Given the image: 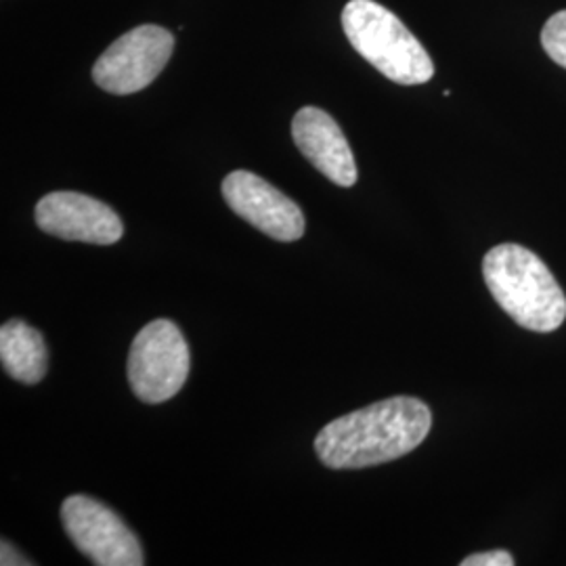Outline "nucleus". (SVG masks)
<instances>
[{
	"label": "nucleus",
	"mask_w": 566,
	"mask_h": 566,
	"mask_svg": "<svg viewBox=\"0 0 566 566\" xmlns=\"http://www.w3.org/2000/svg\"><path fill=\"white\" fill-rule=\"evenodd\" d=\"M36 224L65 242L112 245L124 235L120 217L107 203L76 191L44 196L36 206Z\"/></svg>",
	"instance_id": "nucleus-8"
},
{
	"label": "nucleus",
	"mask_w": 566,
	"mask_h": 566,
	"mask_svg": "<svg viewBox=\"0 0 566 566\" xmlns=\"http://www.w3.org/2000/svg\"><path fill=\"white\" fill-rule=\"evenodd\" d=\"M189 367V346L181 329L168 319H156L133 340L128 382L143 403H164L181 390Z\"/></svg>",
	"instance_id": "nucleus-4"
},
{
	"label": "nucleus",
	"mask_w": 566,
	"mask_h": 566,
	"mask_svg": "<svg viewBox=\"0 0 566 566\" xmlns=\"http://www.w3.org/2000/svg\"><path fill=\"white\" fill-rule=\"evenodd\" d=\"M483 277L507 315L531 332L547 334L566 319V296L546 263L518 243H500L486 252Z\"/></svg>",
	"instance_id": "nucleus-2"
},
{
	"label": "nucleus",
	"mask_w": 566,
	"mask_h": 566,
	"mask_svg": "<svg viewBox=\"0 0 566 566\" xmlns=\"http://www.w3.org/2000/svg\"><path fill=\"white\" fill-rule=\"evenodd\" d=\"M514 558L506 549H491V552H481L472 554L462 560V566H512Z\"/></svg>",
	"instance_id": "nucleus-12"
},
{
	"label": "nucleus",
	"mask_w": 566,
	"mask_h": 566,
	"mask_svg": "<svg viewBox=\"0 0 566 566\" xmlns=\"http://www.w3.org/2000/svg\"><path fill=\"white\" fill-rule=\"evenodd\" d=\"M432 426L430 407L416 397H392L324 426L315 451L327 468L386 464L422 446Z\"/></svg>",
	"instance_id": "nucleus-1"
},
{
	"label": "nucleus",
	"mask_w": 566,
	"mask_h": 566,
	"mask_svg": "<svg viewBox=\"0 0 566 566\" xmlns=\"http://www.w3.org/2000/svg\"><path fill=\"white\" fill-rule=\"evenodd\" d=\"M343 28L353 49L388 81L413 86L434 76V63L422 42L376 0H350L344 7Z\"/></svg>",
	"instance_id": "nucleus-3"
},
{
	"label": "nucleus",
	"mask_w": 566,
	"mask_h": 566,
	"mask_svg": "<svg viewBox=\"0 0 566 566\" xmlns=\"http://www.w3.org/2000/svg\"><path fill=\"white\" fill-rule=\"evenodd\" d=\"M542 44H544L549 60L566 70V9L554 13L546 21L544 32H542Z\"/></svg>",
	"instance_id": "nucleus-11"
},
{
	"label": "nucleus",
	"mask_w": 566,
	"mask_h": 566,
	"mask_svg": "<svg viewBox=\"0 0 566 566\" xmlns=\"http://www.w3.org/2000/svg\"><path fill=\"white\" fill-rule=\"evenodd\" d=\"M223 198L245 223L277 242H296L304 235V214L298 203L254 172H231L223 181Z\"/></svg>",
	"instance_id": "nucleus-7"
},
{
	"label": "nucleus",
	"mask_w": 566,
	"mask_h": 566,
	"mask_svg": "<svg viewBox=\"0 0 566 566\" xmlns=\"http://www.w3.org/2000/svg\"><path fill=\"white\" fill-rule=\"evenodd\" d=\"M2 566H13V565H32L30 560H25V556L20 554V552H15V547L11 546L9 542H2Z\"/></svg>",
	"instance_id": "nucleus-13"
},
{
	"label": "nucleus",
	"mask_w": 566,
	"mask_h": 566,
	"mask_svg": "<svg viewBox=\"0 0 566 566\" xmlns=\"http://www.w3.org/2000/svg\"><path fill=\"white\" fill-rule=\"evenodd\" d=\"M0 361L21 385H39L46 374V344L32 325L13 319L0 327Z\"/></svg>",
	"instance_id": "nucleus-10"
},
{
	"label": "nucleus",
	"mask_w": 566,
	"mask_h": 566,
	"mask_svg": "<svg viewBox=\"0 0 566 566\" xmlns=\"http://www.w3.org/2000/svg\"><path fill=\"white\" fill-rule=\"evenodd\" d=\"M175 51V36L160 25H139L105 49L93 81L112 95H130L160 76Z\"/></svg>",
	"instance_id": "nucleus-6"
},
{
	"label": "nucleus",
	"mask_w": 566,
	"mask_h": 566,
	"mask_svg": "<svg viewBox=\"0 0 566 566\" xmlns=\"http://www.w3.org/2000/svg\"><path fill=\"white\" fill-rule=\"evenodd\" d=\"M292 137L313 164L329 181L340 187L357 182V164L343 128L319 107H303L292 120Z\"/></svg>",
	"instance_id": "nucleus-9"
},
{
	"label": "nucleus",
	"mask_w": 566,
	"mask_h": 566,
	"mask_svg": "<svg viewBox=\"0 0 566 566\" xmlns=\"http://www.w3.org/2000/svg\"><path fill=\"white\" fill-rule=\"evenodd\" d=\"M61 523L72 544L99 566H142V544L120 516L88 495H72L61 506Z\"/></svg>",
	"instance_id": "nucleus-5"
}]
</instances>
